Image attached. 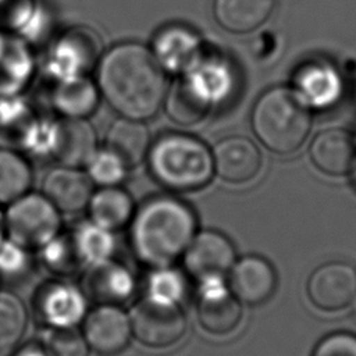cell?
Here are the masks:
<instances>
[{
    "mask_svg": "<svg viewBox=\"0 0 356 356\" xmlns=\"http://www.w3.org/2000/svg\"><path fill=\"white\" fill-rule=\"evenodd\" d=\"M100 96L120 117L145 121L163 107L168 89L165 71L152 50L138 42L110 47L96 65Z\"/></svg>",
    "mask_w": 356,
    "mask_h": 356,
    "instance_id": "cell-1",
    "label": "cell"
},
{
    "mask_svg": "<svg viewBox=\"0 0 356 356\" xmlns=\"http://www.w3.org/2000/svg\"><path fill=\"white\" fill-rule=\"evenodd\" d=\"M196 234L191 207L171 196H156L132 217L131 242L136 257L156 268L171 266Z\"/></svg>",
    "mask_w": 356,
    "mask_h": 356,
    "instance_id": "cell-2",
    "label": "cell"
},
{
    "mask_svg": "<svg viewBox=\"0 0 356 356\" xmlns=\"http://www.w3.org/2000/svg\"><path fill=\"white\" fill-rule=\"evenodd\" d=\"M252 128L268 150L281 154L292 153L302 146L310 132V107L291 88H270L253 106Z\"/></svg>",
    "mask_w": 356,
    "mask_h": 356,
    "instance_id": "cell-3",
    "label": "cell"
},
{
    "mask_svg": "<svg viewBox=\"0 0 356 356\" xmlns=\"http://www.w3.org/2000/svg\"><path fill=\"white\" fill-rule=\"evenodd\" d=\"M149 168L156 181L172 191L203 188L214 175L211 150L188 134H165L150 145Z\"/></svg>",
    "mask_w": 356,
    "mask_h": 356,
    "instance_id": "cell-4",
    "label": "cell"
},
{
    "mask_svg": "<svg viewBox=\"0 0 356 356\" xmlns=\"http://www.w3.org/2000/svg\"><path fill=\"white\" fill-rule=\"evenodd\" d=\"M60 211L43 193H25L4 214L7 238L25 249H40L60 234Z\"/></svg>",
    "mask_w": 356,
    "mask_h": 356,
    "instance_id": "cell-5",
    "label": "cell"
},
{
    "mask_svg": "<svg viewBox=\"0 0 356 356\" xmlns=\"http://www.w3.org/2000/svg\"><path fill=\"white\" fill-rule=\"evenodd\" d=\"M128 316L132 335L150 348L171 346L185 334L186 321L178 305L157 303L145 296Z\"/></svg>",
    "mask_w": 356,
    "mask_h": 356,
    "instance_id": "cell-6",
    "label": "cell"
},
{
    "mask_svg": "<svg viewBox=\"0 0 356 356\" xmlns=\"http://www.w3.org/2000/svg\"><path fill=\"white\" fill-rule=\"evenodd\" d=\"M99 39L88 28H72L50 47L46 68L54 81L86 75L96 67L99 57Z\"/></svg>",
    "mask_w": 356,
    "mask_h": 356,
    "instance_id": "cell-7",
    "label": "cell"
},
{
    "mask_svg": "<svg viewBox=\"0 0 356 356\" xmlns=\"http://www.w3.org/2000/svg\"><path fill=\"white\" fill-rule=\"evenodd\" d=\"M235 263V250L231 241L217 231L195 234L184 252L186 271L200 282L221 280Z\"/></svg>",
    "mask_w": 356,
    "mask_h": 356,
    "instance_id": "cell-8",
    "label": "cell"
},
{
    "mask_svg": "<svg viewBox=\"0 0 356 356\" xmlns=\"http://www.w3.org/2000/svg\"><path fill=\"white\" fill-rule=\"evenodd\" d=\"M307 295L314 306L337 312L352 303L356 296V271L341 261L317 267L307 281Z\"/></svg>",
    "mask_w": 356,
    "mask_h": 356,
    "instance_id": "cell-9",
    "label": "cell"
},
{
    "mask_svg": "<svg viewBox=\"0 0 356 356\" xmlns=\"http://www.w3.org/2000/svg\"><path fill=\"white\" fill-rule=\"evenodd\" d=\"M83 320V337L89 349L99 355H117L129 343L132 335L129 316L117 305H99L86 313Z\"/></svg>",
    "mask_w": 356,
    "mask_h": 356,
    "instance_id": "cell-10",
    "label": "cell"
},
{
    "mask_svg": "<svg viewBox=\"0 0 356 356\" xmlns=\"http://www.w3.org/2000/svg\"><path fill=\"white\" fill-rule=\"evenodd\" d=\"M150 50L161 68L175 75L188 72L203 56L200 38L184 25L161 28L154 35Z\"/></svg>",
    "mask_w": 356,
    "mask_h": 356,
    "instance_id": "cell-11",
    "label": "cell"
},
{
    "mask_svg": "<svg viewBox=\"0 0 356 356\" xmlns=\"http://www.w3.org/2000/svg\"><path fill=\"white\" fill-rule=\"evenodd\" d=\"M200 325L210 334L231 332L241 321V302L227 289L221 280L203 281L197 302Z\"/></svg>",
    "mask_w": 356,
    "mask_h": 356,
    "instance_id": "cell-12",
    "label": "cell"
},
{
    "mask_svg": "<svg viewBox=\"0 0 356 356\" xmlns=\"http://www.w3.org/2000/svg\"><path fill=\"white\" fill-rule=\"evenodd\" d=\"M36 305L42 320L49 327H75L86 316V295L78 286L64 281L43 286Z\"/></svg>",
    "mask_w": 356,
    "mask_h": 356,
    "instance_id": "cell-13",
    "label": "cell"
},
{
    "mask_svg": "<svg viewBox=\"0 0 356 356\" xmlns=\"http://www.w3.org/2000/svg\"><path fill=\"white\" fill-rule=\"evenodd\" d=\"M42 189L60 213H78L88 207L93 182L81 168L57 165L44 175Z\"/></svg>",
    "mask_w": 356,
    "mask_h": 356,
    "instance_id": "cell-14",
    "label": "cell"
},
{
    "mask_svg": "<svg viewBox=\"0 0 356 356\" xmlns=\"http://www.w3.org/2000/svg\"><path fill=\"white\" fill-rule=\"evenodd\" d=\"M214 172L227 182L242 184L259 172L261 154L257 146L245 136H228L211 150Z\"/></svg>",
    "mask_w": 356,
    "mask_h": 356,
    "instance_id": "cell-15",
    "label": "cell"
},
{
    "mask_svg": "<svg viewBox=\"0 0 356 356\" xmlns=\"http://www.w3.org/2000/svg\"><path fill=\"white\" fill-rule=\"evenodd\" d=\"M35 71L28 42L18 33L0 31V97L21 95Z\"/></svg>",
    "mask_w": 356,
    "mask_h": 356,
    "instance_id": "cell-16",
    "label": "cell"
},
{
    "mask_svg": "<svg viewBox=\"0 0 356 356\" xmlns=\"http://www.w3.org/2000/svg\"><path fill=\"white\" fill-rule=\"evenodd\" d=\"M309 156L312 163L324 174L345 175L356 165V140L345 129H324L312 140Z\"/></svg>",
    "mask_w": 356,
    "mask_h": 356,
    "instance_id": "cell-17",
    "label": "cell"
},
{
    "mask_svg": "<svg viewBox=\"0 0 356 356\" xmlns=\"http://www.w3.org/2000/svg\"><path fill=\"white\" fill-rule=\"evenodd\" d=\"M277 284L271 264L259 256H246L229 270V291L248 305H260L274 292Z\"/></svg>",
    "mask_w": 356,
    "mask_h": 356,
    "instance_id": "cell-18",
    "label": "cell"
},
{
    "mask_svg": "<svg viewBox=\"0 0 356 356\" xmlns=\"http://www.w3.org/2000/svg\"><path fill=\"white\" fill-rule=\"evenodd\" d=\"M82 291L100 305L118 306L132 296L135 280L125 266L110 259L86 268Z\"/></svg>",
    "mask_w": 356,
    "mask_h": 356,
    "instance_id": "cell-19",
    "label": "cell"
},
{
    "mask_svg": "<svg viewBox=\"0 0 356 356\" xmlns=\"http://www.w3.org/2000/svg\"><path fill=\"white\" fill-rule=\"evenodd\" d=\"M97 149L95 128L86 118H63L57 121L51 157L60 165L85 167Z\"/></svg>",
    "mask_w": 356,
    "mask_h": 356,
    "instance_id": "cell-20",
    "label": "cell"
},
{
    "mask_svg": "<svg viewBox=\"0 0 356 356\" xmlns=\"http://www.w3.org/2000/svg\"><path fill=\"white\" fill-rule=\"evenodd\" d=\"M99 89L88 75L56 81L51 106L63 118H88L99 103Z\"/></svg>",
    "mask_w": 356,
    "mask_h": 356,
    "instance_id": "cell-21",
    "label": "cell"
},
{
    "mask_svg": "<svg viewBox=\"0 0 356 356\" xmlns=\"http://www.w3.org/2000/svg\"><path fill=\"white\" fill-rule=\"evenodd\" d=\"M150 145L149 129L139 120L120 117L111 122L106 135V147L115 153L128 168L147 157Z\"/></svg>",
    "mask_w": 356,
    "mask_h": 356,
    "instance_id": "cell-22",
    "label": "cell"
},
{
    "mask_svg": "<svg viewBox=\"0 0 356 356\" xmlns=\"http://www.w3.org/2000/svg\"><path fill=\"white\" fill-rule=\"evenodd\" d=\"M163 107L171 121L193 125L207 115L211 102L188 76L179 75L167 89Z\"/></svg>",
    "mask_w": 356,
    "mask_h": 356,
    "instance_id": "cell-23",
    "label": "cell"
},
{
    "mask_svg": "<svg viewBox=\"0 0 356 356\" xmlns=\"http://www.w3.org/2000/svg\"><path fill=\"white\" fill-rule=\"evenodd\" d=\"M274 8V0H214L216 22L228 32L246 33L267 21Z\"/></svg>",
    "mask_w": 356,
    "mask_h": 356,
    "instance_id": "cell-24",
    "label": "cell"
},
{
    "mask_svg": "<svg viewBox=\"0 0 356 356\" xmlns=\"http://www.w3.org/2000/svg\"><path fill=\"white\" fill-rule=\"evenodd\" d=\"M88 210L90 221L114 232L132 220L134 202L131 195L118 186H102L92 193Z\"/></svg>",
    "mask_w": 356,
    "mask_h": 356,
    "instance_id": "cell-25",
    "label": "cell"
},
{
    "mask_svg": "<svg viewBox=\"0 0 356 356\" xmlns=\"http://www.w3.org/2000/svg\"><path fill=\"white\" fill-rule=\"evenodd\" d=\"M296 92L316 107L332 104L341 92L338 75L327 65H306L296 78Z\"/></svg>",
    "mask_w": 356,
    "mask_h": 356,
    "instance_id": "cell-26",
    "label": "cell"
},
{
    "mask_svg": "<svg viewBox=\"0 0 356 356\" xmlns=\"http://www.w3.org/2000/svg\"><path fill=\"white\" fill-rule=\"evenodd\" d=\"M76 252L85 264L90 267L113 257L115 250V239L113 231H108L93 221H83L71 232ZM85 268V270H86Z\"/></svg>",
    "mask_w": 356,
    "mask_h": 356,
    "instance_id": "cell-27",
    "label": "cell"
},
{
    "mask_svg": "<svg viewBox=\"0 0 356 356\" xmlns=\"http://www.w3.org/2000/svg\"><path fill=\"white\" fill-rule=\"evenodd\" d=\"M32 185V170L15 150L0 147V204H10Z\"/></svg>",
    "mask_w": 356,
    "mask_h": 356,
    "instance_id": "cell-28",
    "label": "cell"
},
{
    "mask_svg": "<svg viewBox=\"0 0 356 356\" xmlns=\"http://www.w3.org/2000/svg\"><path fill=\"white\" fill-rule=\"evenodd\" d=\"M35 120L32 107L21 95L0 97V140L3 143L22 146Z\"/></svg>",
    "mask_w": 356,
    "mask_h": 356,
    "instance_id": "cell-29",
    "label": "cell"
},
{
    "mask_svg": "<svg viewBox=\"0 0 356 356\" xmlns=\"http://www.w3.org/2000/svg\"><path fill=\"white\" fill-rule=\"evenodd\" d=\"M26 328V310L18 296L0 291V352L15 346Z\"/></svg>",
    "mask_w": 356,
    "mask_h": 356,
    "instance_id": "cell-30",
    "label": "cell"
},
{
    "mask_svg": "<svg viewBox=\"0 0 356 356\" xmlns=\"http://www.w3.org/2000/svg\"><path fill=\"white\" fill-rule=\"evenodd\" d=\"M39 250L42 252L44 266L54 274L72 275L86 268L76 252L71 232L65 235L58 234Z\"/></svg>",
    "mask_w": 356,
    "mask_h": 356,
    "instance_id": "cell-31",
    "label": "cell"
},
{
    "mask_svg": "<svg viewBox=\"0 0 356 356\" xmlns=\"http://www.w3.org/2000/svg\"><path fill=\"white\" fill-rule=\"evenodd\" d=\"M185 278L171 266L156 267L146 280V298L163 305H178L185 295Z\"/></svg>",
    "mask_w": 356,
    "mask_h": 356,
    "instance_id": "cell-32",
    "label": "cell"
},
{
    "mask_svg": "<svg viewBox=\"0 0 356 356\" xmlns=\"http://www.w3.org/2000/svg\"><path fill=\"white\" fill-rule=\"evenodd\" d=\"M40 341L46 356H89V345L75 327H47Z\"/></svg>",
    "mask_w": 356,
    "mask_h": 356,
    "instance_id": "cell-33",
    "label": "cell"
},
{
    "mask_svg": "<svg viewBox=\"0 0 356 356\" xmlns=\"http://www.w3.org/2000/svg\"><path fill=\"white\" fill-rule=\"evenodd\" d=\"M90 181L102 186H118L128 174V165L110 149H97L85 165Z\"/></svg>",
    "mask_w": 356,
    "mask_h": 356,
    "instance_id": "cell-34",
    "label": "cell"
},
{
    "mask_svg": "<svg viewBox=\"0 0 356 356\" xmlns=\"http://www.w3.org/2000/svg\"><path fill=\"white\" fill-rule=\"evenodd\" d=\"M38 7L35 0H0V31L21 33Z\"/></svg>",
    "mask_w": 356,
    "mask_h": 356,
    "instance_id": "cell-35",
    "label": "cell"
},
{
    "mask_svg": "<svg viewBox=\"0 0 356 356\" xmlns=\"http://www.w3.org/2000/svg\"><path fill=\"white\" fill-rule=\"evenodd\" d=\"M29 267L28 249L8 238L0 241V274L17 277Z\"/></svg>",
    "mask_w": 356,
    "mask_h": 356,
    "instance_id": "cell-36",
    "label": "cell"
},
{
    "mask_svg": "<svg viewBox=\"0 0 356 356\" xmlns=\"http://www.w3.org/2000/svg\"><path fill=\"white\" fill-rule=\"evenodd\" d=\"M313 356H356V335L345 331L332 332L317 343Z\"/></svg>",
    "mask_w": 356,
    "mask_h": 356,
    "instance_id": "cell-37",
    "label": "cell"
},
{
    "mask_svg": "<svg viewBox=\"0 0 356 356\" xmlns=\"http://www.w3.org/2000/svg\"><path fill=\"white\" fill-rule=\"evenodd\" d=\"M15 356H46L42 348L38 346H25Z\"/></svg>",
    "mask_w": 356,
    "mask_h": 356,
    "instance_id": "cell-38",
    "label": "cell"
},
{
    "mask_svg": "<svg viewBox=\"0 0 356 356\" xmlns=\"http://www.w3.org/2000/svg\"><path fill=\"white\" fill-rule=\"evenodd\" d=\"M4 238V216L0 211V241Z\"/></svg>",
    "mask_w": 356,
    "mask_h": 356,
    "instance_id": "cell-39",
    "label": "cell"
},
{
    "mask_svg": "<svg viewBox=\"0 0 356 356\" xmlns=\"http://www.w3.org/2000/svg\"><path fill=\"white\" fill-rule=\"evenodd\" d=\"M352 306H353V313H355V316H356V296H355V299L352 300Z\"/></svg>",
    "mask_w": 356,
    "mask_h": 356,
    "instance_id": "cell-40",
    "label": "cell"
},
{
    "mask_svg": "<svg viewBox=\"0 0 356 356\" xmlns=\"http://www.w3.org/2000/svg\"><path fill=\"white\" fill-rule=\"evenodd\" d=\"M355 179H356V165H355Z\"/></svg>",
    "mask_w": 356,
    "mask_h": 356,
    "instance_id": "cell-41",
    "label": "cell"
}]
</instances>
